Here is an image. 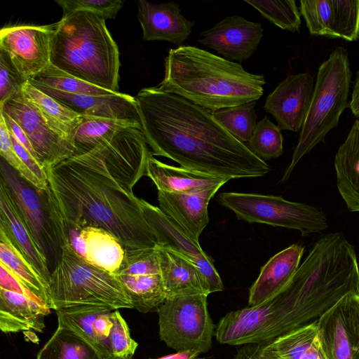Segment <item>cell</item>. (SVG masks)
Wrapping results in <instances>:
<instances>
[{
  "label": "cell",
  "mask_w": 359,
  "mask_h": 359,
  "mask_svg": "<svg viewBox=\"0 0 359 359\" xmlns=\"http://www.w3.org/2000/svg\"><path fill=\"white\" fill-rule=\"evenodd\" d=\"M205 294L168 298L160 306L159 336L176 351L194 350L201 353L212 346L214 324Z\"/></svg>",
  "instance_id": "9"
},
{
  "label": "cell",
  "mask_w": 359,
  "mask_h": 359,
  "mask_svg": "<svg viewBox=\"0 0 359 359\" xmlns=\"http://www.w3.org/2000/svg\"><path fill=\"white\" fill-rule=\"evenodd\" d=\"M55 312L58 327L80 335L97 347L108 359H113L109 338L113 325L114 311L83 308Z\"/></svg>",
  "instance_id": "27"
},
{
  "label": "cell",
  "mask_w": 359,
  "mask_h": 359,
  "mask_svg": "<svg viewBox=\"0 0 359 359\" xmlns=\"http://www.w3.org/2000/svg\"><path fill=\"white\" fill-rule=\"evenodd\" d=\"M200 352L194 350H186L177 351L175 353L169 354L155 359H201Z\"/></svg>",
  "instance_id": "45"
},
{
  "label": "cell",
  "mask_w": 359,
  "mask_h": 359,
  "mask_svg": "<svg viewBox=\"0 0 359 359\" xmlns=\"http://www.w3.org/2000/svg\"><path fill=\"white\" fill-rule=\"evenodd\" d=\"M338 191L350 212H359V119H355L334 158Z\"/></svg>",
  "instance_id": "28"
},
{
  "label": "cell",
  "mask_w": 359,
  "mask_h": 359,
  "mask_svg": "<svg viewBox=\"0 0 359 359\" xmlns=\"http://www.w3.org/2000/svg\"><path fill=\"white\" fill-rule=\"evenodd\" d=\"M116 275L130 297L133 309L139 312L157 311L165 301L156 247L126 250Z\"/></svg>",
  "instance_id": "12"
},
{
  "label": "cell",
  "mask_w": 359,
  "mask_h": 359,
  "mask_svg": "<svg viewBox=\"0 0 359 359\" xmlns=\"http://www.w3.org/2000/svg\"><path fill=\"white\" fill-rule=\"evenodd\" d=\"M29 81L72 94L110 95L118 93L78 79L52 65Z\"/></svg>",
  "instance_id": "35"
},
{
  "label": "cell",
  "mask_w": 359,
  "mask_h": 359,
  "mask_svg": "<svg viewBox=\"0 0 359 359\" xmlns=\"http://www.w3.org/2000/svg\"><path fill=\"white\" fill-rule=\"evenodd\" d=\"M349 107L354 116L359 119V70L356 72Z\"/></svg>",
  "instance_id": "44"
},
{
  "label": "cell",
  "mask_w": 359,
  "mask_h": 359,
  "mask_svg": "<svg viewBox=\"0 0 359 359\" xmlns=\"http://www.w3.org/2000/svg\"><path fill=\"white\" fill-rule=\"evenodd\" d=\"M0 264L50 309L48 281L27 260L2 229H0Z\"/></svg>",
  "instance_id": "30"
},
{
  "label": "cell",
  "mask_w": 359,
  "mask_h": 359,
  "mask_svg": "<svg viewBox=\"0 0 359 359\" xmlns=\"http://www.w3.org/2000/svg\"><path fill=\"white\" fill-rule=\"evenodd\" d=\"M105 20L88 11L63 14L52 39L50 63L83 81L120 93L118 48Z\"/></svg>",
  "instance_id": "4"
},
{
  "label": "cell",
  "mask_w": 359,
  "mask_h": 359,
  "mask_svg": "<svg viewBox=\"0 0 359 359\" xmlns=\"http://www.w3.org/2000/svg\"><path fill=\"white\" fill-rule=\"evenodd\" d=\"M60 248V259L48 281L50 309H133L116 274L88 264L67 246Z\"/></svg>",
  "instance_id": "5"
},
{
  "label": "cell",
  "mask_w": 359,
  "mask_h": 359,
  "mask_svg": "<svg viewBox=\"0 0 359 359\" xmlns=\"http://www.w3.org/2000/svg\"><path fill=\"white\" fill-rule=\"evenodd\" d=\"M34 87L57 100L82 116L132 120L140 122L135 97L118 93L110 95H88L65 93L30 82Z\"/></svg>",
  "instance_id": "18"
},
{
  "label": "cell",
  "mask_w": 359,
  "mask_h": 359,
  "mask_svg": "<svg viewBox=\"0 0 359 359\" xmlns=\"http://www.w3.org/2000/svg\"><path fill=\"white\" fill-rule=\"evenodd\" d=\"M50 309L26 294L0 288V330L3 333L43 332Z\"/></svg>",
  "instance_id": "26"
},
{
  "label": "cell",
  "mask_w": 359,
  "mask_h": 359,
  "mask_svg": "<svg viewBox=\"0 0 359 359\" xmlns=\"http://www.w3.org/2000/svg\"><path fill=\"white\" fill-rule=\"evenodd\" d=\"M317 324L327 359H359V294L344 296Z\"/></svg>",
  "instance_id": "14"
},
{
  "label": "cell",
  "mask_w": 359,
  "mask_h": 359,
  "mask_svg": "<svg viewBox=\"0 0 359 359\" xmlns=\"http://www.w3.org/2000/svg\"><path fill=\"white\" fill-rule=\"evenodd\" d=\"M299 11L311 35L359 38V0H302Z\"/></svg>",
  "instance_id": "15"
},
{
  "label": "cell",
  "mask_w": 359,
  "mask_h": 359,
  "mask_svg": "<svg viewBox=\"0 0 359 359\" xmlns=\"http://www.w3.org/2000/svg\"><path fill=\"white\" fill-rule=\"evenodd\" d=\"M0 229L5 231L27 260L49 281L51 271L47 259L23 221L8 188L1 179Z\"/></svg>",
  "instance_id": "21"
},
{
  "label": "cell",
  "mask_w": 359,
  "mask_h": 359,
  "mask_svg": "<svg viewBox=\"0 0 359 359\" xmlns=\"http://www.w3.org/2000/svg\"><path fill=\"white\" fill-rule=\"evenodd\" d=\"M0 154L6 162L15 170L22 178L30 182L36 188L41 189V185L25 165L16 153L12 142L11 140L8 127L0 115Z\"/></svg>",
  "instance_id": "41"
},
{
  "label": "cell",
  "mask_w": 359,
  "mask_h": 359,
  "mask_svg": "<svg viewBox=\"0 0 359 359\" xmlns=\"http://www.w3.org/2000/svg\"><path fill=\"white\" fill-rule=\"evenodd\" d=\"M56 25H20L1 29L0 48L8 53L28 81L51 65V43Z\"/></svg>",
  "instance_id": "13"
},
{
  "label": "cell",
  "mask_w": 359,
  "mask_h": 359,
  "mask_svg": "<svg viewBox=\"0 0 359 359\" xmlns=\"http://www.w3.org/2000/svg\"><path fill=\"white\" fill-rule=\"evenodd\" d=\"M137 18L144 41H167L180 45L189 36L194 22L186 19L175 2L137 1Z\"/></svg>",
  "instance_id": "19"
},
{
  "label": "cell",
  "mask_w": 359,
  "mask_h": 359,
  "mask_svg": "<svg viewBox=\"0 0 359 359\" xmlns=\"http://www.w3.org/2000/svg\"><path fill=\"white\" fill-rule=\"evenodd\" d=\"M0 115L3 117L8 130L14 135L18 142L37 159L34 149L21 127L1 110H0Z\"/></svg>",
  "instance_id": "42"
},
{
  "label": "cell",
  "mask_w": 359,
  "mask_h": 359,
  "mask_svg": "<svg viewBox=\"0 0 359 359\" xmlns=\"http://www.w3.org/2000/svg\"><path fill=\"white\" fill-rule=\"evenodd\" d=\"M304 247L292 244L271 257L249 290L248 306H257L284 287L299 266Z\"/></svg>",
  "instance_id": "23"
},
{
  "label": "cell",
  "mask_w": 359,
  "mask_h": 359,
  "mask_svg": "<svg viewBox=\"0 0 359 359\" xmlns=\"http://www.w3.org/2000/svg\"><path fill=\"white\" fill-rule=\"evenodd\" d=\"M217 200L238 219L248 223L295 229L304 236L328 227L327 217L320 208L290 201L281 196L223 192Z\"/></svg>",
  "instance_id": "7"
},
{
  "label": "cell",
  "mask_w": 359,
  "mask_h": 359,
  "mask_svg": "<svg viewBox=\"0 0 359 359\" xmlns=\"http://www.w3.org/2000/svg\"><path fill=\"white\" fill-rule=\"evenodd\" d=\"M36 359H108L94 344L76 334L58 327L39 350Z\"/></svg>",
  "instance_id": "33"
},
{
  "label": "cell",
  "mask_w": 359,
  "mask_h": 359,
  "mask_svg": "<svg viewBox=\"0 0 359 359\" xmlns=\"http://www.w3.org/2000/svg\"><path fill=\"white\" fill-rule=\"evenodd\" d=\"M256 101L212 112L214 118L239 142H248L257 125Z\"/></svg>",
  "instance_id": "34"
},
{
  "label": "cell",
  "mask_w": 359,
  "mask_h": 359,
  "mask_svg": "<svg viewBox=\"0 0 359 359\" xmlns=\"http://www.w3.org/2000/svg\"><path fill=\"white\" fill-rule=\"evenodd\" d=\"M129 128L142 130L141 123L137 121L83 116L73 139L74 154L87 152Z\"/></svg>",
  "instance_id": "32"
},
{
  "label": "cell",
  "mask_w": 359,
  "mask_h": 359,
  "mask_svg": "<svg viewBox=\"0 0 359 359\" xmlns=\"http://www.w3.org/2000/svg\"><path fill=\"white\" fill-rule=\"evenodd\" d=\"M351 81L348 53L343 47H337L318 68L307 115L281 182L287 181L302 158L323 142L327 134L338 126L349 106Z\"/></svg>",
  "instance_id": "6"
},
{
  "label": "cell",
  "mask_w": 359,
  "mask_h": 359,
  "mask_svg": "<svg viewBox=\"0 0 359 359\" xmlns=\"http://www.w3.org/2000/svg\"><path fill=\"white\" fill-rule=\"evenodd\" d=\"M64 14L75 11H88L97 13L105 20L115 18L123 2L120 0H57Z\"/></svg>",
  "instance_id": "40"
},
{
  "label": "cell",
  "mask_w": 359,
  "mask_h": 359,
  "mask_svg": "<svg viewBox=\"0 0 359 359\" xmlns=\"http://www.w3.org/2000/svg\"><path fill=\"white\" fill-rule=\"evenodd\" d=\"M151 154L142 130L129 128L46 170L48 188L66 215L106 229L126 250L155 248L143 199L133 191Z\"/></svg>",
  "instance_id": "1"
},
{
  "label": "cell",
  "mask_w": 359,
  "mask_h": 359,
  "mask_svg": "<svg viewBox=\"0 0 359 359\" xmlns=\"http://www.w3.org/2000/svg\"><path fill=\"white\" fill-rule=\"evenodd\" d=\"M218 190L212 189L197 194L158 191V208L192 239L198 241L209 222V202Z\"/></svg>",
  "instance_id": "20"
},
{
  "label": "cell",
  "mask_w": 359,
  "mask_h": 359,
  "mask_svg": "<svg viewBox=\"0 0 359 359\" xmlns=\"http://www.w3.org/2000/svg\"><path fill=\"white\" fill-rule=\"evenodd\" d=\"M22 94L37 107L51 127L73 144L76 128L83 120L82 116L39 90L29 81L22 88Z\"/></svg>",
  "instance_id": "31"
},
{
  "label": "cell",
  "mask_w": 359,
  "mask_h": 359,
  "mask_svg": "<svg viewBox=\"0 0 359 359\" xmlns=\"http://www.w3.org/2000/svg\"><path fill=\"white\" fill-rule=\"evenodd\" d=\"M0 173L52 271L60 259L61 248L50 220L46 189H39L22 178L3 158Z\"/></svg>",
  "instance_id": "10"
},
{
  "label": "cell",
  "mask_w": 359,
  "mask_h": 359,
  "mask_svg": "<svg viewBox=\"0 0 359 359\" xmlns=\"http://www.w3.org/2000/svg\"><path fill=\"white\" fill-rule=\"evenodd\" d=\"M244 1L280 29L292 32L299 31L302 22L301 13L294 0Z\"/></svg>",
  "instance_id": "37"
},
{
  "label": "cell",
  "mask_w": 359,
  "mask_h": 359,
  "mask_svg": "<svg viewBox=\"0 0 359 359\" xmlns=\"http://www.w3.org/2000/svg\"><path fill=\"white\" fill-rule=\"evenodd\" d=\"M146 176L151 180L158 191L187 194L219 189L230 180L166 164L154 158L152 154L147 160Z\"/></svg>",
  "instance_id": "22"
},
{
  "label": "cell",
  "mask_w": 359,
  "mask_h": 359,
  "mask_svg": "<svg viewBox=\"0 0 359 359\" xmlns=\"http://www.w3.org/2000/svg\"><path fill=\"white\" fill-rule=\"evenodd\" d=\"M156 248L166 299L210 294L198 268L191 260L160 245Z\"/></svg>",
  "instance_id": "25"
},
{
  "label": "cell",
  "mask_w": 359,
  "mask_h": 359,
  "mask_svg": "<svg viewBox=\"0 0 359 359\" xmlns=\"http://www.w3.org/2000/svg\"><path fill=\"white\" fill-rule=\"evenodd\" d=\"M109 342L113 359H132L137 343L132 339L128 324L118 310L113 312Z\"/></svg>",
  "instance_id": "38"
},
{
  "label": "cell",
  "mask_w": 359,
  "mask_h": 359,
  "mask_svg": "<svg viewBox=\"0 0 359 359\" xmlns=\"http://www.w3.org/2000/svg\"><path fill=\"white\" fill-rule=\"evenodd\" d=\"M159 87L212 113L259 99L263 75L250 73L229 61L193 46L171 48L164 63Z\"/></svg>",
  "instance_id": "3"
},
{
  "label": "cell",
  "mask_w": 359,
  "mask_h": 359,
  "mask_svg": "<svg viewBox=\"0 0 359 359\" xmlns=\"http://www.w3.org/2000/svg\"><path fill=\"white\" fill-rule=\"evenodd\" d=\"M262 359H327L317 320L271 341L257 344Z\"/></svg>",
  "instance_id": "24"
},
{
  "label": "cell",
  "mask_w": 359,
  "mask_h": 359,
  "mask_svg": "<svg viewBox=\"0 0 359 359\" xmlns=\"http://www.w3.org/2000/svg\"><path fill=\"white\" fill-rule=\"evenodd\" d=\"M28 81L18 70L6 51L0 48V104L22 93Z\"/></svg>",
  "instance_id": "39"
},
{
  "label": "cell",
  "mask_w": 359,
  "mask_h": 359,
  "mask_svg": "<svg viewBox=\"0 0 359 359\" xmlns=\"http://www.w3.org/2000/svg\"><path fill=\"white\" fill-rule=\"evenodd\" d=\"M46 191L50 220L60 247L67 246L88 264L116 274L126 254L120 241L103 228L69 218L48 187Z\"/></svg>",
  "instance_id": "8"
},
{
  "label": "cell",
  "mask_w": 359,
  "mask_h": 359,
  "mask_svg": "<svg viewBox=\"0 0 359 359\" xmlns=\"http://www.w3.org/2000/svg\"><path fill=\"white\" fill-rule=\"evenodd\" d=\"M233 359H262L258 351L257 344L243 345Z\"/></svg>",
  "instance_id": "43"
},
{
  "label": "cell",
  "mask_w": 359,
  "mask_h": 359,
  "mask_svg": "<svg viewBox=\"0 0 359 359\" xmlns=\"http://www.w3.org/2000/svg\"><path fill=\"white\" fill-rule=\"evenodd\" d=\"M135 99L153 156L229 180L269 172V165L228 133L210 111L159 86L141 89Z\"/></svg>",
  "instance_id": "2"
},
{
  "label": "cell",
  "mask_w": 359,
  "mask_h": 359,
  "mask_svg": "<svg viewBox=\"0 0 359 359\" xmlns=\"http://www.w3.org/2000/svg\"><path fill=\"white\" fill-rule=\"evenodd\" d=\"M0 110L23 130L45 171L74 154L73 144L48 123L22 93L0 104Z\"/></svg>",
  "instance_id": "11"
},
{
  "label": "cell",
  "mask_w": 359,
  "mask_h": 359,
  "mask_svg": "<svg viewBox=\"0 0 359 359\" xmlns=\"http://www.w3.org/2000/svg\"><path fill=\"white\" fill-rule=\"evenodd\" d=\"M262 36L263 29L259 22L249 21L240 15H231L203 32L198 42L229 61L241 62L257 50Z\"/></svg>",
  "instance_id": "17"
},
{
  "label": "cell",
  "mask_w": 359,
  "mask_h": 359,
  "mask_svg": "<svg viewBox=\"0 0 359 359\" xmlns=\"http://www.w3.org/2000/svg\"><path fill=\"white\" fill-rule=\"evenodd\" d=\"M283 143L281 129L266 116L257 123L246 146L255 156L265 161L281 156L283 153Z\"/></svg>",
  "instance_id": "36"
},
{
  "label": "cell",
  "mask_w": 359,
  "mask_h": 359,
  "mask_svg": "<svg viewBox=\"0 0 359 359\" xmlns=\"http://www.w3.org/2000/svg\"><path fill=\"white\" fill-rule=\"evenodd\" d=\"M143 208L146 217L156 233L158 245L180 254L194 263L208 255L198 241L192 239L158 207L143 199Z\"/></svg>",
  "instance_id": "29"
},
{
  "label": "cell",
  "mask_w": 359,
  "mask_h": 359,
  "mask_svg": "<svg viewBox=\"0 0 359 359\" xmlns=\"http://www.w3.org/2000/svg\"><path fill=\"white\" fill-rule=\"evenodd\" d=\"M314 79L309 72L288 75L266 97L264 109L281 130H301L309 108Z\"/></svg>",
  "instance_id": "16"
}]
</instances>
